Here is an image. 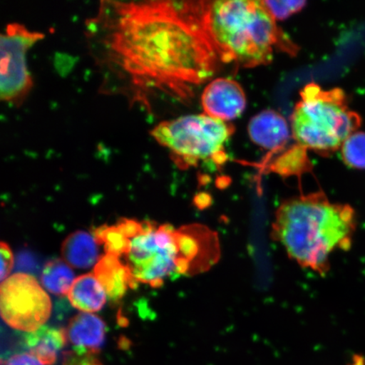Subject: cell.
Here are the masks:
<instances>
[{"label": "cell", "instance_id": "6da1fadb", "mask_svg": "<svg viewBox=\"0 0 365 365\" xmlns=\"http://www.w3.org/2000/svg\"><path fill=\"white\" fill-rule=\"evenodd\" d=\"M99 62L132 97H189L212 78L219 58L200 19V2H103L88 25Z\"/></svg>", "mask_w": 365, "mask_h": 365}, {"label": "cell", "instance_id": "8992f818", "mask_svg": "<svg viewBox=\"0 0 365 365\" xmlns=\"http://www.w3.org/2000/svg\"><path fill=\"white\" fill-rule=\"evenodd\" d=\"M143 234L131 240L126 266L138 282L161 287L164 280L179 276V245L176 228L170 225L157 227L156 223L143 222Z\"/></svg>", "mask_w": 365, "mask_h": 365}, {"label": "cell", "instance_id": "7402d4cb", "mask_svg": "<svg viewBox=\"0 0 365 365\" xmlns=\"http://www.w3.org/2000/svg\"><path fill=\"white\" fill-rule=\"evenodd\" d=\"M0 255H1V280H6L14 267V255L8 244L1 242L0 244Z\"/></svg>", "mask_w": 365, "mask_h": 365}, {"label": "cell", "instance_id": "9c48e42d", "mask_svg": "<svg viewBox=\"0 0 365 365\" xmlns=\"http://www.w3.org/2000/svg\"><path fill=\"white\" fill-rule=\"evenodd\" d=\"M246 103L247 100L243 88L230 78L213 80L205 86L202 95L204 113L228 123L243 113Z\"/></svg>", "mask_w": 365, "mask_h": 365}, {"label": "cell", "instance_id": "2e32d148", "mask_svg": "<svg viewBox=\"0 0 365 365\" xmlns=\"http://www.w3.org/2000/svg\"><path fill=\"white\" fill-rule=\"evenodd\" d=\"M75 280L71 267L61 259L46 263L41 273V284L44 289L57 296L68 295Z\"/></svg>", "mask_w": 365, "mask_h": 365}, {"label": "cell", "instance_id": "e0dca14e", "mask_svg": "<svg viewBox=\"0 0 365 365\" xmlns=\"http://www.w3.org/2000/svg\"><path fill=\"white\" fill-rule=\"evenodd\" d=\"M93 236L98 245H103L105 252L120 258L130 253L131 240L126 238L117 226L103 225L96 228Z\"/></svg>", "mask_w": 365, "mask_h": 365}, {"label": "cell", "instance_id": "603a6c76", "mask_svg": "<svg viewBox=\"0 0 365 365\" xmlns=\"http://www.w3.org/2000/svg\"><path fill=\"white\" fill-rule=\"evenodd\" d=\"M2 365H44L30 353L17 354L2 360Z\"/></svg>", "mask_w": 365, "mask_h": 365}, {"label": "cell", "instance_id": "44dd1931", "mask_svg": "<svg viewBox=\"0 0 365 365\" xmlns=\"http://www.w3.org/2000/svg\"><path fill=\"white\" fill-rule=\"evenodd\" d=\"M116 226L126 238L130 240L143 234L144 230L143 222H137L133 219L121 218Z\"/></svg>", "mask_w": 365, "mask_h": 365}, {"label": "cell", "instance_id": "30bf717a", "mask_svg": "<svg viewBox=\"0 0 365 365\" xmlns=\"http://www.w3.org/2000/svg\"><path fill=\"white\" fill-rule=\"evenodd\" d=\"M248 131L255 144L269 150L282 149L290 138L285 118L272 109L263 110L251 118Z\"/></svg>", "mask_w": 365, "mask_h": 365}, {"label": "cell", "instance_id": "d6986e66", "mask_svg": "<svg viewBox=\"0 0 365 365\" xmlns=\"http://www.w3.org/2000/svg\"><path fill=\"white\" fill-rule=\"evenodd\" d=\"M276 21H284L293 14L300 11L307 2L304 1H263Z\"/></svg>", "mask_w": 365, "mask_h": 365}, {"label": "cell", "instance_id": "5bb4252c", "mask_svg": "<svg viewBox=\"0 0 365 365\" xmlns=\"http://www.w3.org/2000/svg\"><path fill=\"white\" fill-rule=\"evenodd\" d=\"M98 242L86 231L72 232L63 240L61 257L68 266L77 269H88L99 261Z\"/></svg>", "mask_w": 365, "mask_h": 365}, {"label": "cell", "instance_id": "ffe728a7", "mask_svg": "<svg viewBox=\"0 0 365 365\" xmlns=\"http://www.w3.org/2000/svg\"><path fill=\"white\" fill-rule=\"evenodd\" d=\"M63 365H102L94 354L70 351L63 355Z\"/></svg>", "mask_w": 365, "mask_h": 365}, {"label": "cell", "instance_id": "52a82bcc", "mask_svg": "<svg viewBox=\"0 0 365 365\" xmlns=\"http://www.w3.org/2000/svg\"><path fill=\"white\" fill-rule=\"evenodd\" d=\"M0 309L9 327L30 333L47 322L51 316L52 303L35 277L18 272L2 282Z\"/></svg>", "mask_w": 365, "mask_h": 365}, {"label": "cell", "instance_id": "9a60e30c", "mask_svg": "<svg viewBox=\"0 0 365 365\" xmlns=\"http://www.w3.org/2000/svg\"><path fill=\"white\" fill-rule=\"evenodd\" d=\"M73 307L84 313L101 310L107 301V294L94 274H84L77 278L68 294Z\"/></svg>", "mask_w": 365, "mask_h": 365}, {"label": "cell", "instance_id": "277c9868", "mask_svg": "<svg viewBox=\"0 0 365 365\" xmlns=\"http://www.w3.org/2000/svg\"><path fill=\"white\" fill-rule=\"evenodd\" d=\"M361 117L349 108L341 88L309 83L300 91L291 117L292 135L299 148L331 154L361 126Z\"/></svg>", "mask_w": 365, "mask_h": 365}, {"label": "cell", "instance_id": "5b68a950", "mask_svg": "<svg viewBox=\"0 0 365 365\" xmlns=\"http://www.w3.org/2000/svg\"><path fill=\"white\" fill-rule=\"evenodd\" d=\"M235 133L230 123L205 113L182 116L160 123L150 132L154 139L170 150L178 166L188 168L200 162L223 163L225 145Z\"/></svg>", "mask_w": 365, "mask_h": 365}, {"label": "cell", "instance_id": "4fadbf2b", "mask_svg": "<svg viewBox=\"0 0 365 365\" xmlns=\"http://www.w3.org/2000/svg\"><path fill=\"white\" fill-rule=\"evenodd\" d=\"M68 342L65 329L43 326L40 329L27 333L24 344L29 353L35 356L44 365H53L58 354Z\"/></svg>", "mask_w": 365, "mask_h": 365}, {"label": "cell", "instance_id": "cb8c5ba5", "mask_svg": "<svg viewBox=\"0 0 365 365\" xmlns=\"http://www.w3.org/2000/svg\"><path fill=\"white\" fill-rule=\"evenodd\" d=\"M349 365H365V359L362 356L356 355Z\"/></svg>", "mask_w": 365, "mask_h": 365}, {"label": "cell", "instance_id": "7a4b0ae2", "mask_svg": "<svg viewBox=\"0 0 365 365\" xmlns=\"http://www.w3.org/2000/svg\"><path fill=\"white\" fill-rule=\"evenodd\" d=\"M356 227L357 216L350 205L332 203L319 192L282 202L272 237L300 267L324 274L335 251L351 248Z\"/></svg>", "mask_w": 365, "mask_h": 365}, {"label": "cell", "instance_id": "3957f363", "mask_svg": "<svg viewBox=\"0 0 365 365\" xmlns=\"http://www.w3.org/2000/svg\"><path fill=\"white\" fill-rule=\"evenodd\" d=\"M200 19L219 61L243 68L267 65L284 36L263 1H200Z\"/></svg>", "mask_w": 365, "mask_h": 365}, {"label": "cell", "instance_id": "ba28073f", "mask_svg": "<svg viewBox=\"0 0 365 365\" xmlns=\"http://www.w3.org/2000/svg\"><path fill=\"white\" fill-rule=\"evenodd\" d=\"M44 35L26 29L19 23L9 24L1 34V82L0 95L4 102L20 103L33 88L26 53Z\"/></svg>", "mask_w": 365, "mask_h": 365}, {"label": "cell", "instance_id": "7c38bea8", "mask_svg": "<svg viewBox=\"0 0 365 365\" xmlns=\"http://www.w3.org/2000/svg\"><path fill=\"white\" fill-rule=\"evenodd\" d=\"M94 275L113 303L120 301L129 287L135 289L138 284L126 264L112 255L106 254L100 257L94 267Z\"/></svg>", "mask_w": 365, "mask_h": 365}, {"label": "cell", "instance_id": "8fae6325", "mask_svg": "<svg viewBox=\"0 0 365 365\" xmlns=\"http://www.w3.org/2000/svg\"><path fill=\"white\" fill-rule=\"evenodd\" d=\"M66 332L74 350L96 355L104 344L106 326L96 314L83 312L71 319Z\"/></svg>", "mask_w": 365, "mask_h": 365}, {"label": "cell", "instance_id": "ac0fdd59", "mask_svg": "<svg viewBox=\"0 0 365 365\" xmlns=\"http://www.w3.org/2000/svg\"><path fill=\"white\" fill-rule=\"evenodd\" d=\"M342 160L354 170H365V132L356 131L341 148Z\"/></svg>", "mask_w": 365, "mask_h": 365}]
</instances>
